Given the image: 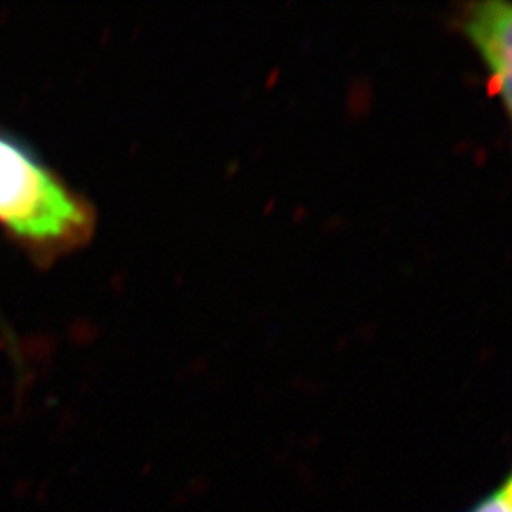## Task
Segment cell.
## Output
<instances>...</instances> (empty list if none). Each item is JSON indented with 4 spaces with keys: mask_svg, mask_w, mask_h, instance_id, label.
<instances>
[{
    "mask_svg": "<svg viewBox=\"0 0 512 512\" xmlns=\"http://www.w3.org/2000/svg\"><path fill=\"white\" fill-rule=\"evenodd\" d=\"M501 494L505 495V499H507V503L511 505L512 509V473L509 478H507V482H505V486L501 488Z\"/></svg>",
    "mask_w": 512,
    "mask_h": 512,
    "instance_id": "277c9868",
    "label": "cell"
},
{
    "mask_svg": "<svg viewBox=\"0 0 512 512\" xmlns=\"http://www.w3.org/2000/svg\"><path fill=\"white\" fill-rule=\"evenodd\" d=\"M461 31L473 46L492 90L512 124V4L501 0L475 2L461 16Z\"/></svg>",
    "mask_w": 512,
    "mask_h": 512,
    "instance_id": "7a4b0ae2",
    "label": "cell"
},
{
    "mask_svg": "<svg viewBox=\"0 0 512 512\" xmlns=\"http://www.w3.org/2000/svg\"><path fill=\"white\" fill-rule=\"evenodd\" d=\"M0 222L46 249L82 241L92 228L86 205L23 148L0 137Z\"/></svg>",
    "mask_w": 512,
    "mask_h": 512,
    "instance_id": "6da1fadb",
    "label": "cell"
},
{
    "mask_svg": "<svg viewBox=\"0 0 512 512\" xmlns=\"http://www.w3.org/2000/svg\"><path fill=\"white\" fill-rule=\"evenodd\" d=\"M469 512H512L511 505L507 503L505 495L499 492L484 497L482 501H478L475 507Z\"/></svg>",
    "mask_w": 512,
    "mask_h": 512,
    "instance_id": "3957f363",
    "label": "cell"
}]
</instances>
